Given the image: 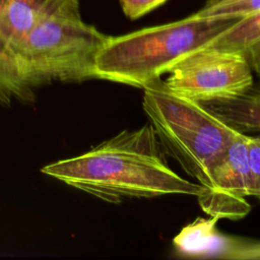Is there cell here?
Listing matches in <instances>:
<instances>
[{
    "label": "cell",
    "instance_id": "1",
    "mask_svg": "<svg viewBox=\"0 0 260 260\" xmlns=\"http://www.w3.org/2000/svg\"><path fill=\"white\" fill-rule=\"evenodd\" d=\"M41 172L109 203L165 195L197 196L199 184L174 172L150 123L124 130L88 151Z\"/></svg>",
    "mask_w": 260,
    "mask_h": 260
},
{
    "label": "cell",
    "instance_id": "2",
    "mask_svg": "<svg viewBox=\"0 0 260 260\" xmlns=\"http://www.w3.org/2000/svg\"><path fill=\"white\" fill-rule=\"evenodd\" d=\"M241 17L186 18L108 37L95 61L96 78L143 87L189 54L210 46Z\"/></svg>",
    "mask_w": 260,
    "mask_h": 260
},
{
    "label": "cell",
    "instance_id": "3",
    "mask_svg": "<svg viewBox=\"0 0 260 260\" xmlns=\"http://www.w3.org/2000/svg\"><path fill=\"white\" fill-rule=\"evenodd\" d=\"M108 37L82 20L75 1L41 19L12 50L24 84L34 91L54 81L96 78V57Z\"/></svg>",
    "mask_w": 260,
    "mask_h": 260
},
{
    "label": "cell",
    "instance_id": "4",
    "mask_svg": "<svg viewBox=\"0 0 260 260\" xmlns=\"http://www.w3.org/2000/svg\"><path fill=\"white\" fill-rule=\"evenodd\" d=\"M143 111L165 150L197 181L238 133L201 104L172 91L159 78L143 87Z\"/></svg>",
    "mask_w": 260,
    "mask_h": 260
},
{
    "label": "cell",
    "instance_id": "5",
    "mask_svg": "<svg viewBox=\"0 0 260 260\" xmlns=\"http://www.w3.org/2000/svg\"><path fill=\"white\" fill-rule=\"evenodd\" d=\"M169 73L166 85L198 103L238 95L254 85L253 69L246 58L210 46L189 54Z\"/></svg>",
    "mask_w": 260,
    "mask_h": 260
},
{
    "label": "cell",
    "instance_id": "6",
    "mask_svg": "<svg viewBox=\"0 0 260 260\" xmlns=\"http://www.w3.org/2000/svg\"><path fill=\"white\" fill-rule=\"evenodd\" d=\"M247 134L237 133L208 162L198 180L196 196L209 216L232 220L245 217L251 210L247 198L253 197L247 164Z\"/></svg>",
    "mask_w": 260,
    "mask_h": 260
},
{
    "label": "cell",
    "instance_id": "7",
    "mask_svg": "<svg viewBox=\"0 0 260 260\" xmlns=\"http://www.w3.org/2000/svg\"><path fill=\"white\" fill-rule=\"evenodd\" d=\"M217 221L212 216L197 217L185 225L173 240L176 253L189 258L259 260L257 240L224 234L217 229Z\"/></svg>",
    "mask_w": 260,
    "mask_h": 260
},
{
    "label": "cell",
    "instance_id": "8",
    "mask_svg": "<svg viewBox=\"0 0 260 260\" xmlns=\"http://www.w3.org/2000/svg\"><path fill=\"white\" fill-rule=\"evenodd\" d=\"M79 0H0V37L13 48L44 17Z\"/></svg>",
    "mask_w": 260,
    "mask_h": 260
},
{
    "label": "cell",
    "instance_id": "9",
    "mask_svg": "<svg viewBox=\"0 0 260 260\" xmlns=\"http://www.w3.org/2000/svg\"><path fill=\"white\" fill-rule=\"evenodd\" d=\"M199 104L238 133L259 131L260 94L254 85L238 95Z\"/></svg>",
    "mask_w": 260,
    "mask_h": 260
},
{
    "label": "cell",
    "instance_id": "10",
    "mask_svg": "<svg viewBox=\"0 0 260 260\" xmlns=\"http://www.w3.org/2000/svg\"><path fill=\"white\" fill-rule=\"evenodd\" d=\"M210 47L236 53L247 59L254 72H259L260 11L238 19Z\"/></svg>",
    "mask_w": 260,
    "mask_h": 260
},
{
    "label": "cell",
    "instance_id": "11",
    "mask_svg": "<svg viewBox=\"0 0 260 260\" xmlns=\"http://www.w3.org/2000/svg\"><path fill=\"white\" fill-rule=\"evenodd\" d=\"M34 96L22 80L12 48L0 37V104L9 107L14 100L29 102Z\"/></svg>",
    "mask_w": 260,
    "mask_h": 260
},
{
    "label": "cell",
    "instance_id": "12",
    "mask_svg": "<svg viewBox=\"0 0 260 260\" xmlns=\"http://www.w3.org/2000/svg\"><path fill=\"white\" fill-rule=\"evenodd\" d=\"M260 11V0H206L198 17H243Z\"/></svg>",
    "mask_w": 260,
    "mask_h": 260
},
{
    "label": "cell",
    "instance_id": "13",
    "mask_svg": "<svg viewBox=\"0 0 260 260\" xmlns=\"http://www.w3.org/2000/svg\"><path fill=\"white\" fill-rule=\"evenodd\" d=\"M247 164L252 184L253 197L260 195V139L258 136L247 135L246 139Z\"/></svg>",
    "mask_w": 260,
    "mask_h": 260
},
{
    "label": "cell",
    "instance_id": "14",
    "mask_svg": "<svg viewBox=\"0 0 260 260\" xmlns=\"http://www.w3.org/2000/svg\"><path fill=\"white\" fill-rule=\"evenodd\" d=\"M124 14L131 20L137 19L162 5L167 0H119Z\"/></svg>",
    "mask_w": 260,
    "mask_h": 260
}]
</instances>
